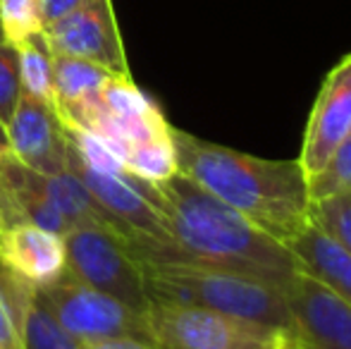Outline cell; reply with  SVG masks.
<instances>
[{"instance_id":"17","label":"cell","mask_w":351,"mask_h":349,"mask_svg":"<svg viewBox=\"0 0 351 349\" xmlns=\"http://www.w3.org/2000/svg\"><path fill=\"white\" fill-rule=\"evenodd\" d=\"M311 220L351 254V191L311 201Z\"/></svg>"},{"instance_id":"14","label":"cell","mask_w":351,"mask_h":349,"mask_svg":"<svg viewBox=\"0 0 351 349\" xmlns=\"http://www.w3.org/2000/svg\"><path fill=\"white\" fill-rule=\"evenodd\" d=\"M17 53L22 91L56 108V98H53V51L48 46L46 34L38 32L24 38L22 43H17Z\"/></svg>"},{"instance_id":"25","label":"cell","mask_w":351,"mask_h":349,"mask_svg":"<svg viewBox=\"0 0 351 349\" xmlns=\"http://www.w3.org/2000/svg\"><path fill=\"white\" fill-rule=\"evenodd\" d=\"M5 41V34H3V24H0V43Z\"/></svg>"},{"instance_id":"1","label":"cell","mask_w":351,"mask_h":349,"mask_svg":"<svg viewBox=\"0 0 351 349\" xmlns=\"http://www.w3.org/2000/svg\"><path fill=\"white\" fill-rule=\"evenodd\" d=\"M153 186V204L175 244L165 261L230 270L280 287L282 292L299 278L301 268L285 244L189 177L175 173Z\"/></svg>"},{"instance_id":"16","label":"cell","mask_w":351,"mask_h":349,"mask_svg":"<svg viewBox=\"0 0 351 349\" xmlns=\"http://www.w3.org/2000/svg\"><path fill=\"white\" fill-rule=\"evenodd\" d=\"M308 191L311 201L351 191V132L342 139V144L332 151L328 163L315 175L308 177Z\"/></svg>"},{"instance_id":"21","label":"cell","mask_w":351,"mask_h":349,"mask_svg":"<svg viewBox=\"0 0 351 349\" xmlns=\"http://www.w3.org/2000/svg\"><path fill=\"white\" fill-rule=\"evenodd\" d=\"M82 3L84 0H36V14L38 22H41V29L46 32L51 24H56L58 19H62Z\"/></svg>"},{"instance_id":"23","label":"cell","mask_w":351,"mask_h":349,"mask_svg":"<svg viewBox=\"0 0 351 349\" xmlns=\"http://www.w3.org/2000/svg\"><path fill=\"white\" fill-rule=\"evenodd\" d=\"M22 215H19L17 206L12 204L10 194L5 191V186L0 184V230L8 228V225H14V223H22Z\"/></svg>"},{"instance_id":"15","label":"cell","mask_w":351,"mask_h":349,"mask_svg":"<svg viewBox=\"0 0 351 349\" xmlns=\"http://www.w3.org/2000/svg\"><path fill=\"white\" fill-rule=\"evenodd\" d=\"M22 335L27 349H79V342L62 330V326L51 316L38 292L29 297L22 316Z\"/></svg>"},{"instance_id":"5","label":"cell","mask_w":351,"mask_h":349,"mask_svg":"<svg viewBox=\"0 0 351 349\" xmlns=\"http://www.w3.org/2000/svg\"><path fill=\"white\" fill-rule=\"evenodd\" d=\"M36 292L51 316L77 342L108 340V337L151 340L146 313L134 311L120 299L91 287L70 270H65L51 285L36 287Z\"/></svg>"},{"instance_id":"6","label":"cell","mask_w":351,"mask_h":349,"mask_svg":"<svg viewBox=\"0 0 351 349\" xmlns=\"http://www.w3.org/2000/svg\"><path fill=\"white\" fill-rule=\"evenodd\" d=\"M65 249L67 270L72 275L120 299L134 311H148L151 299L143 282L141 263L120 234L96 225H84L65 234Z\"/></svg>"},{"instance_id":"3","label":"cell","mask_w":351,"mask_h":349,"mask_svg":"<svg viewBox=\"0 0 351 349\" xmlns=\"http://www.w3.org/2000/svg\"><path fill=\"white\" fill-rule=\"evenodd\" d=\"M151 302L184 304L296 333L287 294L261 280L208 265L139 261Z\"/></svg>"},{"instance_id":"10","label":"cell","mask_w":351,"mask_h":349,"mask_svg":"<svg viewBox=\"0 0 351 349\" xmlns=\"http://www.w3.org/2000/svg\"><path fill=\"white\" fill-rule=\"evenodd\" d=\"M296 335L308 349H351V304L299 273L287 289Z\"/></svg>"},{"instance_id":"11","label":"cell","mask_w":351,"mask_h":349,"mask_svg":"<svg viewBox=\"0 0 351 349\" xmlns=\"http://www.w3.org/2000/svg\"><path fill=\"white\" fill-rule=\"evenodd\" d=\"M0 261L36 287L51 285L67 270L65 237L34 223H14L0 230Z\"/></svg>"},{"instance_id":"4","label":"cell","mask_w":351,"mask_h":349,"mask_svg":"<svg viewBox=\"0 0 351 349\" xmlns=\"http://www.w3.org/2000/svg\"><path fill=\"white\" fill-rule=\"evenodd\" d=\"M151 340L162 349H296L306 347L291 330L184 304L151 302Z\"/></svg>"},{"instance_id":"18","label":"cell","mask_w":351,"mask_h":349,"mask_svg":"<svg viewBox=\"0 0 351 349\" xmlns=\"http://www.w3.org/2000/svg\"><path fill=\"white\" fill-rule=\"evenodd\" d=\"M0 24L5 41L17 46L32 34L43 32L36 14V0H0Z\"/></svg>"},{"instance_id":"24","label":"cell","mask_w":351,"mask_h":349,"mask_svg":"<svg viewBox=\"0 0 351 349\" xmlns=\"http://www.w3.org/2000/svg\"><path fill=\"white\" fill-rule=\"evenodd\" d=\"M10 156V141H8V132H5L3 122H0V158Z\"/></svg>"},{"instance_id":"19","label":"cell","mask_w":351,"mask_h":349,"mask_svg":"<svg viewBox=\"0 0 351 349\" xmlns=\"http://www.w3.org/2000/svg\"><path fill=\"white\" fill-rule=\"evenodd\" d=\"M22 96V80H19V53L17 46L0 43V122L3 127L10 122L17 101Z\"/></svg>"},{"instance_id":"2","label":"cell","mask_w":351,"mask_h":349,"mask_svg":"<svg viewBox=\"0 0 351 349\" xmlns=\"http://www.w3.org/2000/svg\"><path fill=\"white\" fill-rule=\"evenodd\" d=\"M177 173L287 244L311 223L308 175L299 160H273L172 130Z\"/></svg>"},{"instance_id":"12","label":"cell","mask_w":351,"mask_h":349,"mask_svg":"<svg viewBox=\"0 0 351 349\" xmlns=\"http://www.w3.org/2000/svg\"><path fill=\"white\" fill-rule=\"evenodd\" d=\"M285 247L296 258L301 273L313 278L342 302L351 304V254L328 232H323L313 220Z\"/></svg>"},{"instance_id":"26","label":"cell","mask_w":351,"mask_h":349,"mask_svg":"<svg viewBox=\"0 0 351 349\" xmlns=\"http://www.w3.org/2000/svg\"><path fill=\"white\" fill-rule=\"evenodd\" d=\"M296 349H308V347H296Z\"/></svg>"},{"instance_id":"20","label":"cell","mask_w":351,"mask_h":349,"mask_svg":"<svg viewBox=\"0 0 351 349\" xmlns=\"http://www.w3.org/2000/svg\"><path fill=\"white\" fill-rule=\"evenodd\" d=\"M0 349H27L22 335V321L0 292Z\"/></svg>"},{"instance_id":"13","label":"cell","mask_w":351,"mask_h":349,"mask_svg":"<svg viewBox=\"0 0 351 349\" xmlns=\"http://www.w3.org/2000/svg\"><path fill=\"white\" fill-rule=\"evenodd\" d=\"M112 72L79 60V58L53 56V98L62 122L79 125L82 117L101 101V91Z\"/></svg>"},{"instance_id":"22","label":"cell","mask_w":351,"mask_h":349,"mask_svg":"<svg viewBox=\"0 0 351 349\" xmlns=\"http://www.w3.org/2000/svg\"><path fill=\"white\" fill-rule=\"evenodd\" d=\"M79 349H162L160 345L141 337H108V340L79 342Z\"/></svg>"},{"instance_id":"7","label":"cell","mask_w":351,"mask_h":349,"mask_svg":"<svg viewBox=\"0 0 351 349\" xmlns=\"http://www.w3.org/2000/svg\"><path fill=\"white\" fill-rule=\"evenodd\" d=\"M43 34L53 56L79 58L112 75H130L112 0H84Z\"/></svg>"},{"instance_id":"9","label":"cell","mask_w":351,"mask_h":349,"mask_svg":"<svg viewBox=\"0 0 351 349\" xmlns=\"http://www.w3.org/2000/svg\"><path fill=\"white\" fill-rule=\"evenodd\" d=\"M5 132L10 154L22 165L43 175L67 173V136L53 106L22 91Z\"/></svg>"},{"instance_id":"8","label":"cell","mask_w":351,"mask_h":349,"mask_svg":"<svg viewBox=\"0 0 351 349\" xmlns=\"http://www.w3.org/2000/svg\"><path fill=\"white\" fill-rule=\"evenodd\" d=\"M351 132V53L344 56L320 84L304 132L299 163L306 175H315L332 151Z\"/></svg>"}]
</instances>
